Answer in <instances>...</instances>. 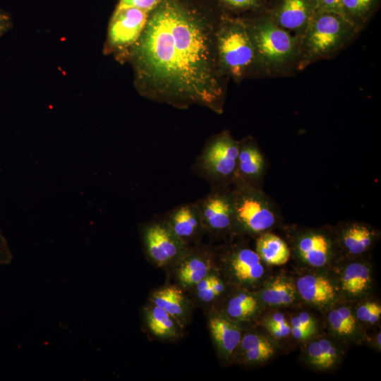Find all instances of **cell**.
<instances>
[{
    "mask_svg": "<svg viewBox=\"0 0 381 381\" xmlns=\"http://www.w3.org/2000/svg\"><path fill=\"white\" fill-rule=\"evenodd\" d=\"M307 353L310 363L321 369H326L325 356L319 341L311 342Z\"/></svg>",
    "mask_w": 381,
    "mask_h": 381,
    "instance_id": "obj_30",
    "label": "cell"
},
{
    "mask_svg": "<svg viewBox=\"0 0 381 381\" xmlns=\"http://www.w3.org/2000/svg\"><path fill=\"white\" fill-rule=\"evenodd\" d=\"M381 337H380V332H379L377 335V345L379 346V347L380 348V346H381Z\"/></svg>",
    "mask_w": 381,
    "mask_h": 381,
    "instance_id": "obj_42",
    "label": "cell"
},
{
    "mask_svg": "<svg viewBox=\"0 0 381 381\" xmlns=\"http://www.w3.org/2000/svg\"><path fill=\"white\" fill-rule=\"evenodd\" d=\"M290 326L291 333L296 339H306L312 334L302 325L298 320V316L291 318Z\"/></svg>",
    "mask_w": 381,
    "mask_h": 381,
    "instance_id": "obj_36",
    "label": "cell"
},
{
    "mask_svg": "<svg viewBox=\"0 0 381 381\" xmlns=\"http://www.w3.org/2000/svg\"><path fill=\"white\" fill-rule=\"evenodd\" d=\"M216 46L219 67L225 78L238 83L257 71L255 50L245 19L221 14Z\"/></svg>",
    "mask_w": 381,
    "mask_h": 381,
    "instance_id": "obj_4",
    "label": "cell"
},
{
    "mask_svg": "<svg viewBox=\"0 0 381 381\" xmlns=\"http://www.w3.org/2000/svg\"><path fill=\"white\" fill-rule=\"evenodd\" d=\"M296 287L306 301L316 306L328 304L334 300L336 296L333 284L322 276L304 275L298 278Z\"/></svg>",
    "mask_w": 381,
    "mask_h": 381,
    "instance_id": "obj_18",
    "label": "cell"
},
{
    "mask_svg": "<svg viewBox=\"0 0 381 381\" xmlns=\"http://www.w3.org/2000/svg\"><path fill=\"white\" fill-rule=\"evenodd\" d=\"M208 327L219 354L226 358L231 357L238 349L241 339L239 327L235 321L221 313L210 315Z\"/></svg>",
    "mask_w": 381,
    "mask_h": 381,
    "instance_id": "obj_17",
    "label": "cell"
},
{
    "mask_svg": "<svg viewBox=\"0 0 381 381\" xmlns=\"http://www.w3.org/2000/svg\"><path fill=\"white\" fill-rule=\"evenodd\" d=\"M377 2L378 0H341L343 14L359 28Z\"/></svg>",
    "mask_w": 381,
    "mask_h": 381,
    "instance_id": "obj_26",
    "label": "cell"
},
{
    "mask_svg": "<svg viewBox=\"0 0 381 381\" xmlns=\"http://www.w3.org/2000/svg\"><path fill=\"white\" fill-rule=\"evenodd\" d=\"M151 13L136 7H116L109 20L104 53L123 63L141 35Z\"/></svg>",
    "mask_w": 381,
    "mask_h": 381,
    "instance_id": "obj_7",
    "label": "cell"
},
{
    "mask_svg": "<svg viewBox=\"0 0 381 381\" xmlns=\"http://www.w3.org/2000/svg\"><path fill=\"white\" fill-rule=\"evenodd\" d=\"M151 301L154 305L171 315L179 325H182L187 313L188 306L180 289L169 286L157 289L152 293Z\"/></svg>",
    "mask_w": 381,
    "mask_h": 381,
    "instance_id": "obj_20",
    "label": "cell"
},
{
    "mask_svg": "<svg viewBox=\"0 0 381 381\" xmlns=\"http://www.w3.org/2000/svg\"><path fill=\"white\" fill-rule=\"evenodd\" d=\"M238 348L243 361L251 364L265 361L274 353V347L270 341L265 337L253 332L241 337Z\"/></svg>",
    "mask_w": 381,
    "mask_h": 381,
    "instance_id": "obj_22",
    "label": "cell"
},
{
    "mask_svg": "<svg viewBox=\"0 0 381 381\" xmlns=\"http://www.w3.org/2000/svg\"><path fill=\"white\" fill-rule=\"evenodd\" d=\"M232 196L231 236H258L279 223V207L262 188L232 186Z\"/></svg>",
    "mask_w": 381,
    "mask_h": 381,
    "instance_id": "obj_5",
    "label": "cell"
},
{
    "mask_svg": "<svg viewBox=\"0 0 381 381\" xmlns=\"http://www.w3.org/2000/svg\"><path fill=\"white\" fill-rule=\"evenodd\" d=\"M339 253L359 256L374 244L378 233L367 224L358 222L343 223L334 229Z\"/></svg>",
    "mask_w": 381,
    "mask_h": 381,
    "instance_id": "obj_15",
    "label": "cell"
},
{
    "mask_svg": "<svg viewBox=\"0 0 381 381\" xmlns=\"http://www.w3.org/2000/svg\"><path fill=\"white\" fill-rule=\"evenodd\" d=\"M359 28L344 15L318 9L300 37V55L297 70L327 59L344 48Z\"/></svg>",
    "mask_w": 381,
    "mask_h": 381,
    "instance_id": "obj_3",
    "label": "cell"
},
{
    "mask_svg": "<svg viewBox=\"0 0 381 381\" xmlns=\"http://www.w3.org/2000/svg\"><path fill=\"white\" fill-rule=\"evenodd\" d=\"M319 341L324 353L326 369H327L332 367L337 361L338 353L337 349L328 340L320 339Z\"/></svg>",
    "mask_w": 381,
    "mask_h": 381,
    "instance_id": "obj_33",
    "label": "cell"
},
{
    "mask_svg": "<svg viewBox=\"0 0 381 381\" xmlns=\"http://www.w3.org/2000/svg\"><path fill=\"white\" fill-rule=\"evenodd\" d=\"M255 252L263 262L271 265H282L289 261L291 255L288 244L270 231L258 236Z\"/></svg>",
    "mask_w": 381,
    "mask_h": 381,
    "instance_id": "obj_19",
    "label": "cell"
},
{
    "mask_svg": "<svg viewBox=\"0 0 381 381\" xmlns=\"http://www.w3.org/2000/svg\"><path fill=\"white\" fill-rule=\"evenodd\" d=\"M140 234L146 255L159 267L175 264L189 247L176 236L163 218L143 224Z\"/></svg>",
    "mask_w": 381,
    "mask_h": 381,
    "instance_id": "obj_9",
    "label": "cell"
},
{
    "mask_svg": "<svg viewBox=\"0 0 381 381\" xmlns=\"http://www.w3.org/2000/svg\"><path fill=\"white\" fill-rule=\"evenodd\" d=\"M318 9L343 14L341 0H317Z\"/></svg>",
    "mask_w": 381,
    "mask_h": 381,
    "instance_id": "obj_37",
    "label": "cell"
},
{
    "mask_svg": "<svg viewBox=\"0 0 381 381\" xmlns=\"http://www.w3.org/2000/svg\"><path fill=\"white\" fill-rule=\"evenodd\" d=\"M266 327L276 338H284L291 334V326L287 322L273 323L266 321Z\"/></svg>",
    "mask_w": 381,
    "mask_h": 381,
    "instance_id": "obj_34",
    "label": "cell"
},
{
    "mask_svg": "<svg viewBox=\"0 0 381 381\" xmlns=\"http://www.w3.org/2000/svg\"><path fill=\"white\" fill-rule=\"evenodd\" d=\"M258 307V302L252 295L241 292L229 300L226 315L234 321L244 320L253 316Z\"/></svg>",
    "mask_w": 381,
    "mask_h": 381,
    "instance_id": "obj_25",
    "label": "cell"
},
{
    "mask_svg": "<svg viewBox=\"0 0 381 381\" xmlns=\"http://www.w3.org/2000/svg\"><path fill=\"white\" fill-rule=\"evenodd\" d=\"M212 273H210L194 286L197 296L205 303H209L217 298L212 287Z\"/></svg>",
    "mask_w": 381,
    "mask_h": 381,
    "instance_id": "obj_29",
    "label": "cell"
},
{
    "mask_svg": "<svg viewBox=\"0 0 381 381\" xmlns=\"http://www.w3.org/2000/svg\"><path fill=\"white\" fill-rule=\"evenodd\" d=\"M214 253L209 248L198 246H189L183 256L175 263L176 275L184 286H194L209 275L214 266Z\"/></svg>",
    "mask_w": 381,
    "mask_h": 381,
    "instance_id": "obj_16",
    "label": "cell"
},
{
    "mask_svg": "<svg viewBox=\"0 0 381 381\" xmlns=\"http://www.w3.org/2000/svg\"><path fill=\"white\" fill-rule=\"evenodd\" d=\"M254 47L257 71L282 75L297 68L301 39L265 14L245 19Z\"/></svg>",
    "mask_w": 381,
    "mask_h": 381,
    "instance_id": "obj_2",
    "label": "cell"
},
{
    "mask_svg": "<svg viewBox=\"0 0 381 381\" xmlns=\"http://www.w3.org/2000/svg\"><path fill=\"white\" fill-rule=\"evenodd\" d=\"M216 2L222 7L236 12L255 10L260 8L262 0H207Z\"/></svg>",
    "mask_w": 381,
    "mask_h": 381,
    "instance_id": "obj_27",
    "label": "cell"
},
{
    "mask_svg": "<svg viewBox=\"0 0 381 381\" xmlns=\"http://www.w3.org/2000/svg\"><path fill=\"white\" fill-rule=\"evenodd\" d=\"M13 26V20L11 16L0 10V37L5 35Z\"/></svg>",
    "mask_w": 381,
    "mask_h": 381,
    "instance_id": "obj_39",
    "label": "cell"
},
{
    "mask_svg": "<svg viewBox=\"0 0 381 381\" xmlns=\"http://www.w3.org/2000/svg\"><path fill=\"white\" fill-rule=\"evenodd\" d=\"M318 10L317 0H277L268 16L279 26L301 37Z\"/></svg>",
    "mask_w": 381,
    "mask_h": 381,
    "instance_id": "obj_13",
    "label": "cell"
},
{
    "mask_svg": "<svg viewBox=\"0 0 381 381\" xmlns=\"http://www.w3.org/2000/svg\"><path fill=\"white\" fill-rule=\"evenodd\" d=\"M356 315L363 322L375 323L380 318L381 306L376 303H366L358 308Z\"/></svg>",
    "mask_w": 381,
    "mask_h": 381,
    "instance_id": "obj_28",
    "label": "cell"
},
{
    "mask_svg": "<svg viewBox=\"0 0 381 381\" xmlns=\"http://www.w3.org/2000/svg\"><path fill=\"white\" fill-rule=\"evenodd\" d=\"M163 219L176 236L188 246L193 243L198 244L205 234L195 202L172 208Z\"/></svg>",
    "mask_w": 381,
    "mask_h": 381,
    "instance_id": "obj_14",
    "label": "cell"
},
{
    "mask_svg": "<svg viewBox=\"0 0 381 381\" xmlns=\"http://www.w3.org/2000/svg\"><path fill=\"white\" fill-rule=\"evenodd\" d=\"M370 284V272L368 266L361 262H353L345 268L341 278L342 290L349 296L364 294Z\"/></svg>",
    "mask_w": 381,
    "mask_h": 381,
    "instance_id": "obj_23",
    "label": "cell"
},
{
    "mask_svg": "<svg viewBox=\"0 0 381 381\" xmlns=\"http://www.w3.org/2000/svg\"><path fill=\"white\" fill-rule=\"evenodd\" d=\"M239 140L228 130L210 137L193 167V172L210 187L231 186L236 170Z\"/></svg>",
    "mask_w": 381,
    "mask_h": 381,
    "instance_id": "obj_6",
    "label": "cell"
},
{
    "mask_svg": "<svg viewBox=\"0 0 381 381\" xmlns=\"http://www.w3.org/2000/svg\"><path fill=\"white\" fill-rule=\"evenodd\" d=\"M144 317L148 329L157 337L169 339L177 336L179 323L162 308L152 303L145 308Z\"/></svg>",
    "mask_w": 381,
    "mask_h": 381,
    "instance_id": "obj_21",
    "label": "cell"
},
{
    "mask_svg": "<svg viewBox=\"0 0 381 381\" xmlns=\"http://www.w3.org/2000/svg\"><path fill=\"white\" fill-rule=\"evenodd\" d=\"M221 261L231 279L243 286L257 284L263 277V262L255 252L241 244L228 246L222 252Z\"/></svg>",
    "mask_w": 381,
    "mask_h": 381,
    "instance_id": "obj_12",
    "label": "cell"
},
{
    "mask_svg": "<svg viewBox=\"0 0 381 381\" xmlns=\"http://www.w3.org/2000/svg\"><path fill=\"white\" fill-rule=\"evenodd\" d=\"M331 328L340 336H350L353 333L348 328L337 309L332 310L328 315Z\"/></svg>",
    "mask_w": 381,
    "mask_h": 381,
    "instance_id": "obj_31",
    "label": "cell"
},
{
    "mask_svg": "<svg viewBox=\"0 0 381 381\" xmlns=\"http://www.w3.org/2000/svg\"><path fill=\"white\" fill-rule=\"evenodd\" d=\"M291 245L297 257L315 267L328 265L339 254L334 229H291Z\"/></svg>",
    "mask_w": 381,
    "mask_h": 381,
    "instance_id": "obj_8",
    "label": "cell"
},
{
    "mask_svg": "<svg viewBox=\"0 0 381 381\" xmlns=\"http://www.w3.org/2000/svg\"><path fill=\"white\" fill-rule=\"evenodd\" d=\"M296 291V286L291 281L279 277L267 284L262 289L261 298L270 306H286L295 301Z\"/></svg>",
    "mask_w": 381,
    "mask_h": 381,
    "instance_id": "obj_24",
    "label": "cell"
},
{
    "mask_svg": "<svg viewBox=\"0 0 381 381\" xmlns=\"http://www.w3.org/2000/svg\"><path fill=\"white\" fill-rule=\"evenodd\" d=\"M13 260V253L8 243L0 229V265H9Z\"/></svg>",
    "mask_w": 381,
    "mask_h": 381,
    "instance_id": "obj_35",
    "label": "cell"
},
{
    "mask_svg": "<svg viewBox=\"0 0 381 381\" xmlns=\"http://www.w3.org/2000/svg\"><path fill=\"white\" fill-rule=\"evenodd\" d=\"M298 320L310 333L313 334L316 328L315 322L313 318L306 312H302L298 315Z\"/></svg>",
    "mask_w": 381,
    "mask_h": 381,
    "instance_id": "obj_40",
    "label": "cell"
},
{
    "mask_svg": "<svg viewBox=\"0 0 381 381\" xmlns=\"http://www.w3.org/2000/svg\"><path fill=\"white\" fill-rule=\"evenodd\" d=\"M212 287L216 297L220 296L224 290V285L222 280L213 273L212 277Z\"/></svg>",
    "mask_w": 381,
    "mask_h": 381,
    "instance_id": "obj_41",
    "label": "cell"
},
{
    "mask_svg": "<svg viewBox=\"0 0 381 381\" xmlns=\"http://www.w3.org/2000/svg\"><path fill=\"white\" fill-rule=\"evenodd\" d=\"M205 234L221 238L232 233V186L212 187L204 198L195 201Z\"/></svg>",
    "mask_w": 381,
    "mask_h": 381,
    "instance_id": "obj_10",
    "label": "cell"
},
{
    "mask_svg": "<svg viewBox=\"0 0 381 381\" xmlns=\"http://www.w3.org/2000/svg\"><path fill=\"white\" fill-rule=\"evenodd\" d=\"M202 0H161L131 48L138 93L179 109L193 104L222 114L225 77L220 71L216 33L219 16Z\"/></svg>",
    "mask_w": 381,
    "mask_h": 381,
    "instance_id": "obj_1",
    "label": "cell"
},
{
    "mask_svg": "<svg viewBox=\"0 0 381 381\" xmlns=\"http://www.w3.org/2000/svg\"><path fill=\"white\" fill-rule=\"evenodd\" d=\"M161 0H119L117 7H136L151 13Z\"/></svg>",
    "mask_w": 381,
    "mask_h": 381,
    "instance_id": "obj_32",
    "label": "cell"
},
{
    "mask_svg": "<svg viewBox=\"0 0 381 381\" xmlns=\"http://www.w3.org/2000/svg\"><path fill=\"white\" fill-rule=\"evenodd\" d=\"M268 163L260 145L252 136L239 140L236 170L231 186L262 188Z\"/></svg>",
    "mask_w": 381,
    "mask_h": 381,
    "instance_id": "obj_11",
    "label": "cell"
},
{
    "mask_svg": "<svg viewBox=\"0 0 381 381\" xmlns=\"http://www.w3.org/2000/svg\"><path fill=\"white\" fill-rule=\"evenodd\" d=\"M337 310L339 311L348 328L352 333H353L356 329V322L351 309L348 307L342 306L338 308Z\"/></svg>",
    "mask_w": 381,
    "mask_h": 381,
    "instance_id": "obj_38",
    "label": "cell"
}]
</instances>
